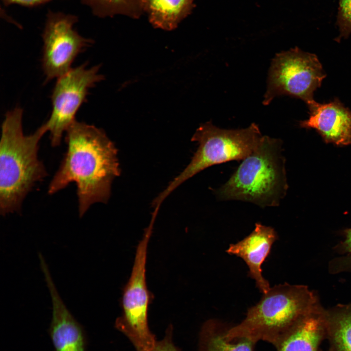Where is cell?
<instances>
[{"mask_svg":"<svg viewBox=\"0 0 351 351\" xmlns=\"http://www.w3.org/2000/svg\"><path fill=\"white\" fill-rule=\"evenodd\" d=\"M65 141L67 150L48 193L75 183L81 217L93 204L108 201L112 182L121 172L117 150L103 130L77 120L66 131Z\"/></svg>","mask_w":351,"mask_h":351,"instance_id":"6da1fadb","label":"cell"},{"mask_svg":"<svg viewBox=\"0 0 351 351\" xmlns=\"http://www.w3.org/2000/svg\"><path fill=\"white\" fill-rule=\"evenodd\" d=\"M23 110L8 111L1 125L0 143V213H19L23 200L36 183L47 176L38 157L39 142L47 131L45 123L34 133L23 132Z\"/></svg>","mask_w":351,"mask_h":351,"instance_id":"7a4b0ae2","label":"cell"},{"mask_svg":"<svg viewBox=\"0 0 351 351\" xmlns=\"http://www.w3.org/2000/svg\"><path fill=\"white\" fill-rule=\"evenodd\" d=\"M319 305L316 293L307 286L275 285L248 309L240 323L229 328L227 334L255 343L263 340L276 347L302 317Z\"/></svg>","mask_w":351,"mask_h":351,"instance_id":"3957f363","label":"cell"},{"mask_svg":"<svg viewBox=\"0 0 351 351\" xmlns=\"http://www.w3.org/2000/svg\"><path fill=\"white\" fill-rule=\"evenodd\" d=\"M281 148L280 140L263 136L254 152L216 191L218 198L262 207L278 206L288 188Z\"/></svg>","mask_w":351,"mask_h":351,"instance_id":"277c9868","label":"cell"},{"mask_svg":"<svg viewBox=\"0 0 351 351\" xmlns=\"http://www.w3.org/2000/svg\"><path fill=\"white\" fill-rule=\"evenodd\" d=\"M262 136L255 123L235 130L221 129L210 121L200 125L191 139L198 143V147L191 162L154 199L152 206L158 210L165 199L178 186L210 166L231 160H243L254 152Z\"/></svg>","mask_w":351,"mask_h":351,"instance_id":"5b68a950","label":"cell"},{"mask_svg":"<svg viewBox=\"0 0 351 351\" xmlns=\"http://www.w3.org/2000/svg\"><path fill=\"white\" fill-rule=\"evenodd\" d=\"M153 227L149 225L137 245L131 274L123 289L122 313L115 322L116 329L128 338L136 351H150L157 341L148 325L149 305L153 296L146 281L147 247Z\"/></svg>","mask_w":351,"mask_h":351,"instance_id":"8992f818","label":"cell"},{"mask_svg":"<svg viewBox=\"0 0 351 351\" xmlns=\"http://www.w3.org/2000/svg\"><path fill=\"white\" fill-rule=\"evenodd\" d=\"M326 77L314 54L297 47L277 54L270 68L263 103L268 105L277 96L289 95L308 105L314 101V92Z\"/></svg>","mask_w":351,"mask_h":351,"instance_id":"52a82bcc","label":"cell"},{"mask_svg":"<svg viewBox=\"0 0 351 351\" xmlns=\"http://www.w3.org/2000/svg\"><path fill=\"white\" fill-rule=\"evenodd\" d=\"M99 65L87 68L85 63L58 78L51 95L52 110L45 123L51 145L59 146L64 132L76 120V114L86 101L89 90L104 79Z\"/></svg>","mask_w":351,"mask_h":351,"instance_id":"ba28073f","label":"cell"},{"mask_svg":"<svg viewBox=\"0 0 351 351\" xmlns=\"http://www.w3.org/2000/svg\"><path fill=\"white\" fill-rule=\"evenodd\" d=\"M73 15L50 12L42 34V66L46 81L67 73L77 56L93 43L73 29Z\"/></svg>","mask_w":351,"mask_h":351,"instance_id":"9c48e42d","label":"cell"},{"mask_svg":"<svg viewBox=\"0 0 351 351\" xmlns=\"http://www.w3.org/2000/svg\"><path fill=\"white\" fill-rule=\"evenodd\" d=\"M52 304L50 335L55 351H86V338L81 325L76 320L61 299L42 254L39 255Z\"/></svg>","mask_w":351,"mask_h":351,"instance_id":"30bf717a","label":"cell"},{"mask_svg":"<svg viewBox=\"0 0 351 351\" xmlns=\"http://www.w3.org/2000/svg\"><path fill=\"white\" fill-rule=\"evenodd\" d=\"M307 106L309 117L299 122L301 127L315 130L326 143L351 145V110L338 98L323 103L314 100Z\"/></svg>","mask_w":351,"mask_h":351,"instance_id":"8fae6325","label":"cell"},{"mask_svg":"<svg viewBox=\"0 0 351 351\" xmlns=\"http://www.w3.org/2000/svg\"><path fill=\"white\" fill-rule=\"evenodd\" d=\"M277 239L273 228L256 223L253 231L235 244H230L226 252L243 259L247 265L249 276L263 294L270 289L268 280L262 275V265L270 254L272 245Z\"/></svg>","mask_w":351,"mask_h":351,"instance_id":"7c38bea8","label":"cell"},{"mask_svg":"<svg viewBox=\"0 0 351 351\" xmlns=\"http://www.w3.org/2000/svg\"><path fill=\"white\" fill-rule=\"evenodd\" d=\"M325 335L326 311L320 304L302 317L275 347L277 351H318Z\"/></svg>","mask_w":351,"mask_h":351,"instance_id":"4fadbf2b","label":"cell"},{"mask_svg":"<svg viewBox=\"0 0 351 351\" xmlns=\"http://www.w3.org/2000/svg\"><path fill=\"white\" fill-rule=\"evenodd\" d=\"M195 0H144L143 11L156 28L171 31L192 12Z\"/></svg>","mask_w":351,"mask_h":351,"instance_id":"5bb4252c","label":"cell"},{"mask_svg":"<svg viewBox=\"0 0 351 351\" xmlns=\"http://www.w3.org/2000/svg\"><path fill=\"white\" fill-rule=\"evenodd\" d=\"M229 328L216 320L207 321L200 332L199 351H254L256 343L245 337H229Z\"/></svg>","mask_w":351,"mask_h":351,"instance_id":"9a60e30c","label":"cell"},{"mask_svg":"<svg viewBox=\"0 0 351 351\" xmlns=\"http://www.w3.org/2000/svg\"><path fill=\"white\" fill-rule=\"evenodd\" d=\"M327 335L334 351H351V304L326 311Z\"/></svg>","mask_w":351,"mask_h":351,"instance_id":"2e32d148","label":"cell"},{"mask_svg":"<svg viewBox=\"0 0 351 351\" xmlns=\"http://www.w3.org/2000/svg\"><path fill=\"white\" fill-rule=\"evenodd\" d=\"M99 17L123 15L138 19L144 13V0H81Z\"/></svg>","mask_w":351,"mask_h":351,"instance_id":"e0dca14e","label":"cell"},{"mask_svg":"<svg viewBox=\"0 0 351 351\" xmlns=\"http://www.w3.org/2000/svg\"><path fill=\"white\" fill-rule=\"evenodd\" d=\"M337 24L339 35L336 40L339 41L351 34V0H339Z\"/></svg>","mask_w":351,"mask_h":351,"instance_id":"ac0fdd59","label":"cell"},{"mask_svg":"<svg viewBox=\"0 0 351 351\" xmlns=\"http://www.w3.org/2000/svg\"><path fill=\"white\" fill-rule=\"evenodd\" d=\"M173 330L172 325H169L163 338L160 341H157L155 347L150 351H181L174 343Z\"/></svg>","mask_w":351,"mask_h":351,"instance_id":"d6986e66","label":"cell"},{"mask_svg":"<svg viewBox=\"0 0 351 351\" xmlns=\"http://www.w3.org/2000/svg\"><path fill=\"white\" fill-rule=\"evenodd\" d=\"M6 5L16 4L26 6L40 5L52 0H2Z\"/></svg>","mask_w":351,"mask_h":351,"instance_id":"ffe728a7","label":"cell"},{"mask_svg":"<svg viewBox=\"0 0 351 351\" xmlns=\"http://www.w3.org/2000/svg\"><path fill=\"white\" fill-rule=\"evenodd\" d=\"M345 240L341 246L345 252L351 253V228L344 231Z\"/></svg>","mask_w":351,"mask_h":351,"instance_id":"44dd1931","label":"cell"},{"mask_svg":"<svg viewBox=\"0 0 351 351\" xmlns=\"http://www.w3.org/2000/svg\"><path fill=\"white\" fill-rule=\"evenodd\" d=\"M330 351H334L332 349H331Z\"/></svg>","mask_w":351,"mask_h":351,"instance_id":"7402d4cb","label":"cell"}]
</instances>
